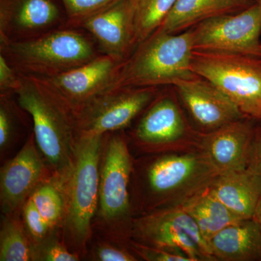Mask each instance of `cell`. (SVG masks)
Instances as JSON below:
<instances>
[{
    "label": "cell",
    "instance_id": "6da1fadb",
    "mask_svg": "<svg viewBox=\"0 0 261 261\" xmlns=\"http://www.w3.org/2000/svg\"><path fill=\"white\" fill-rule=\"evenodd\" d=\"M220 174L202 150L143 154L134 159L130 185L136 216L183 205Z\"/></svg>",
    "mask_w": 261,
    "mask_h": 261
},
{
    "label": "cell",
    "instance_id": "7a4b0ae2",
    "mask_svg": "<svg viewBox=\"0 0 261 261\" xmlns=\"http://www.w3.org/2000/svg\"><path fill=\"white\" fill-rule=\"evenodd\" d=\"M20 75L21 85L14 94L17 102L32 117L38 149L53 178L62 185L74 163L78 140L74 116L37 79Z\"/></svg>",
    "mask_w": 261,
    "mask_h": 261
},
{
    "label": "cell",
    "instance_id": "3957f363",
    "mask_svg": "<svg viewBox=\"0 0 261 261\" xmlns=\"http://www.w3.org/2000/svg\"><path fill=\"white\" fill-rule=\"evenodd\" d=\"M105 135L79 137L74 163L66 181L61 185L65 211L63 241L78 255L87 252L93 233L99 203V167Z\"/></svg>",
    "mask_w": 261,
    "mask_h": 261
},
{
    "label": "cell",
    "instance_id": "277c9868",
    "mask_svg": "<svg viewBox=\"0 0 261 261\" xmlns=\"http://www.w3.org/2000/svg\"><path fill=\"white\" fill-rule=\"evenodd\" d=\"M134 159L123 130L105 135L99 167L97 219L94 221L114 243L126 246L130 240L134 219L130 195Z\"/></svg>",
    "mask_w": 261,
    "mask_h": 261
},
{
    "label": "cell",
    "instance_id": "5b68a950",
    "mask_svg": "<svg viewBox=\"0 0 261 261\" xmlns=\"http://www.w3.org/2000/svg\"><path fill=\"white\" fill-rule=\"evenodd\" d=\"M193 53L191 29L178 34L154 32L125 60L111 89L173 86L196 74Z\"/></svg>",
    "mask_w": 261,
    "mask_h": 261
},
{
    "label": "cell",
    "instance_id": "8992f818",
    "mask_svg": "<svg viewBox=\"0 0 261 261\" xmlns=\"http://www.w3.org/2000/svg\"><path fill=\"white\" fill-rule=\"evenodd\" d=\"M94 42L79 29L63 27L28 40L0 42V53L20 74L50 77L99 56Z\"/></svg>",
    "mask_w": 261,
    "mask_h": 261
},
{
    "label": "cell",
    "instance_id": "52a82bcc",
    "mask_svg": "<svg viewBox=\"0 0 261 261\" xmlns=\"http://www.w3.org/2000/svg\"><path fill=\"white\" fill-rule=\"evenodd\" d=\"M185 111L173 86L161 87L127 134L130 147L142 154L201 150L202 133Z\"/></svg>",
    "mask_w": 261,
    "mask_h": 261
},
{
    "label": "cell",
    "instance_id": "ba28073f",
    "mask_svg": "<svg viewBox=\"0 0 261 261\" xmlns=\"http://www.w3.org/2000/svg\"><path fill=\"white\" fill-rule=\"evenodd\" d=\"M192 70L219 87L244 117L261 121V58L194 50Z\"/></svg>",
    "mask_w": 261,
    "mask_h": 261
},
{
    "label": "cell",
    "instance_id": "9c48e42d",
    "mask_svg": "<svg viewBox=\"0 0 261 261\" xmlns=\"http://www.w3.org/2000/svg\"><path fill=\"white\" fill-rule=\"evenodd\" d=\"M130 240L181 252L192 261H216L195 221L182 205L136 216Z\"/></svg>",
    "mask_w": 261,
    "mask_h": 261
},
{
    "label": "cell",
    "instance_id": "30bf717a",
    "mask_svg": "<svg viewBox=\"0 0 261 261\" xmlns=\"http://www.w3.org/2000/svg\"><path fill=\"white\" fill-rule=\"evenodd\" d=\"M161 87L110 89L74 115L77 137L124 130L153 100Z\"/></svg>",
    "mask_w": 261,
    "mask_h": 261
},
{
    "label": "cell",
    "instance_id": "8fae6325",
    "mask_svg": "<svg viewBox=\"0 0 261 261\" xmlns=\"http://www.w3.org/2000/svg\"><path fill=\"white\" fill-rule=\"evenodd\" d=\"M194 50L261 58V8L207 19L191 28Z\"/></svg>",
    "mask_w": 261,
    "mask_h": 261
},
{
    "label": "cell",
    "instance_id": "7c38bea8",
    "mask_svg": "<svg viewBox=\"0 0 261 261\" xmlns=\"http://www.w3.org/2000/svg\"><path fill=\"white\" fill-rule=\"evenodd\" d=\"M124 61L100 53L92 61L61 74L34 78L74 116L90 101L112 87Z\"/></svg>",
    "mask_w": 261,
    "mask_h": 261
},
{
    "label": "cell",
    "instance_id": "4fadbf2b",
    "mask_svg": "<svg viewBox=\"0 0 261 261\" xmlns=\"http://www.w3.org/2000/svg\"><path fill=\"white\" fill-rule=\"evenodd\" d=\"M53 177L32 132L16 155L1 168L0 203L3 214L20 215L34 190Z\"/></svg>",
    "mask_w": 261,
    "mask_h": 261
},
{
    "label": "cell",
    "instance_id": "5bb4252c",
    "mask_svg": "<svg viewBox=\"0 0 261 261\" xmlns=\"http://www.w3.org/2000/svg\"><path fill=\"white\" fill-rule=\"evenodd\" d=\"M173 87L192 124L201 133L245 118L219 87L200 75L178 81Z\"/></svg>",
    "mask_w": 261,
    "mask_h": 261
},
{
    "label": "cell",
    "instance_id": "9a60e30c",
    "mask_svg": "<svg viewBox=\"0 0 261 261\" xmlns=\"http://www.w3.org/2000/svg\"><path fill=\"white\" fill-rule=\"evenodd\" d=\"M66 27L53 0H0V42L28 40Z\"/></svg>",
    "mask_w": 261,
    "mask_h": 261
},
{
    "label": "cell",
    "instance_id": "2e32d148",
    "mask_svg": "<svg viewBox=\"0 0 261 261\" xmlns=\"http://www.w3.org/2000/svg\"><path fill=\"white\" fill-rule=\"evenodd\" d=\"M256 121L243 118L202 134L201 150L221 173L246 169Z\"/></svg>",
    "mask_w": 261,
    "mask_h": 261
},
{
    "label": "cell",
    "instance_id": "e0dca14e",
    "mask_svg": "<svg viewBox=\"0 0 261 261\" xmlns=\"http://www.w3.org/2000/svg\"><path fill=\"white\" fill-rule=\"evenodd\" d=\"M80 29L92 36L103 54L125 61L135 49L128 0H122L94 15Z\"/></svg>",
    "mask_w": 261,
    "mask_h": 261
},
{
    "label": "cell",
    "instance_id": "ac0fdd59",
    "mask_svg": "<svg viewBox=\"0 0 261 261\" xmlns=\"http://www.w3.org/2000/svg\"><path fill=\"white\" fill-rule=\"evenodd\" d=\"M255 3V0H178L154 32H185L207 19L235 14Z\"/></svg>",
    "mask_w": 261,
    "mask_h": 261
},
{
    "label": "cell",
    "instance_id": "d6986e66",
    "mask_svg": "<svg viewBox=\"0 0 261 261\" xmlns=\"http://www.w3.org/2000/svg\"><path fill=\"white\" fill-rule=\"evenodd\" d=\"M211 192L239 219H252L261 197L260 178L247 169L221 173Z\"/></svg>",
    "mask_w": 261,
    "mask_h": 261
},
{
    "label": "cell",
    "instance_id": "ffe728a7",
    "mask_svg": "<svg viewBox=\"0 0 261 261\" xmlns=\"http://www.w3.org/2000/svg\"><path fill=\"white\" fill-rule=\"evenodd\" d=\"M216 261H261V227L254 219L240 220L207 241Z\"/></svg>",
    "mask_w": 261,
    "mask_h": 261
},
{
    "label": "cell",
    "instance_id": "44dd1931",
    "mask_svg": "<svg viewBox=\"0 0 261 261\" xmlns=\"http://www.w3.org/2000/svg\"><path fill=\"white\" fill-rule=\"evenodd\" d=\"M181 205L195 221L207 243L221 230L241 220L215 197L209 188Z\"/></svg>",
    "mask_w": 261,
    "mask_h": 261
},
{
    "label": "cell",
    "instance_id": "7402d4cb",
    "mask_svg": "<svg viewBox=\"0 0 261 261\" xmlns=\"http://www.w3.org/2000/svg\"><path fill=\"white\" fill-rule=\"evenodd\" d=\"M178 0H128L135 49L150 37Z\"/></svg>",
    "mask_w": 261,
    "mask_h": 261
},
{
    "label": "cell",
    "instance_id": "603a6c76",
    "mask_svg": "<svg viewBox=\"0 0 261 261\" xmlns=\"http://www.w3.org/2000/svg\"><path fill=\"white\" fill-rule=\"evenodd\" d=\"M20 215H3L0 231V260H34V245Z\"/></svg>",
    "mask_w": 261,
    "mask_h": 261
},
{
    "label": "cell",
    "instance_id": "cb8c5ba5",
    "mask_svg": "<svg viewBox=\"0 0 261 261\" xmlns=\"http://www.w3.org/2000/svg\"><path fill=\"white\" fill-rule=\"evenodd\" d=\"M31 197L51 231L62 227L65 202L63 188L58 181L53 177L44 181L34 190Z\"/></svg>",
    "mask_w": 261,
    "mask_h": 261
},
{
    "label": "cell",
    "instance_id": "d4e9b609",
    "mask_svg": "<svg viewBox=\"0 0 261 261\" xmlns=\"http://www.w3.org/2000/svg\"><path fill=\"white\" fill-rule=\"evenodd\" d=\"M13 94H0V152L4 155L18 139L23 108L12 98Z\"/></svg>",
    "mask_w": 261,
    "mask_h": 261
},
{
    "label": "cell",
    "instance_id": "484cf974",
    "mask_svg": "<svg viewBox=\"0 0 261 261\" xmlns=\"http://www.w3.org/2000/svg\"><path fill=\"white\" fill-rule=\"evenodd\" d=\"M65 10L66 27L80 29L89 18L122 0H61Z\"/></svg>",
    "mask_w": 261,
    "mask_h": 261
},
{
    "label": "cell",
    "instance_id": "4316f807",
    "mask_svg": "<svg viewBox=\"0 0 261 261\" xmlns=\"http://www.w3.org/2000/svg\"><path fill=\"white\" fill-rule=\"evenodd\" d=\"M23 223L34 246L44 241L53 232L45 220L29 197L21 211Z\"/></svg>",
    "mask_w": 261,
    "mask_h": 261
},
{
    "label": "cell",
    "instance_id": "83f0119b",
    "mask_svg": "<svg viewBox=\"0 0 261 261\" xmlns=\"http://www.w3.org/2000/svg\"><path fill=\"white\" fill-rule=\"evenodd\" d=\"M51 234V233H50ZM80 255L72 252L64 242L47 237L34 246V260L78 261Z\"/></svg>",
    "mask_w": 261,
    "mask_h": 261
},
{
    "label": "cell",
    "instance_id": "f1b7e54d",
    "mask_svg": "<svg viewBox=\"0 0 261 261\" xmlns=\"http://www.w3.org/2000/svg\"><path fill=\"white\" fill-rule=\"evenodd\" d=\"M127 247L138 258L147 261H192L181 252L148 246L130 240Z\"/></svg>",
    "mask_w": 261,
    "mask_h": 261
},
{
    "label": "cell",
    "instance_id": "f546056e",
    "mask_svg": "<svg viewBox=\"0 0 261 261\" xmlns=\"http://www.w3.org/2000/svg\"><path fill=\"white\" fill-rule=\"evenodd\" d=\"M92 260L97 261H137L139 259L126 246L121 247L120 244L99 242L92 252Z\"/></svg>",
    "mask_w": 261,
    "mask_h": 261
},
{
    "label": "cell",
    "instance_id": "4dcf8cb0",
    "mask_svg": "<svg viewBox=\"0 0 261 261\" xmlns=\"http://www.w3.org/2000/svg\"><path fill=\"white\" fill-rule=\"evenodd\" d=\"M21 82V75L0 53V94H15Z\"/></svg>",
    "mask_w": 261,
    "mask_h": 261
},
{
    "label": "cell",
    "instance_id": "1f68e13d",
    "mask_svg": "<svg viewBox=\"0 0 261 261\" xmlns=\"http://www.w3.org/2000/svg\"><path fill=\"white\" fill-rule=\"evenodd\" d=\"M246 169L254 173L261 181V121L256 122L249 151Z\"/></svg>",
    "mask_w": 261,
    "mask_h": 261
},
{
    "label": "cell",
    "instance_id": "d6a6232c",
    "mask_svg": "<svg viewBox=\"0 0 261 261\" xmlns=\"http://www.w3.org/2000/svg\"><path fill=\"white\" fill-rule=\"evenodd\" d=\"M252 219H255L261 227V197L260 200H259L258 204H257L256 210H255V214H254Z\"/></svg>",
    "mask_w": 261,
    "mask_h": 261
},
{
    "label": "cell",
    "instance_id": "836d02e7",
    "mask_svg": "<svg viewBox=\"0 0 261 261\" xmlns=\"http://www.w3.org/2000/svg\"><path fill=\"white\" fill-rule=\"evenodd\" d=\"M255 3H257V5L260 6V8H261V0H255Z\"/></svg>",
    "mask_w": 261,
    "mask_h": 261
}]
</instances>
